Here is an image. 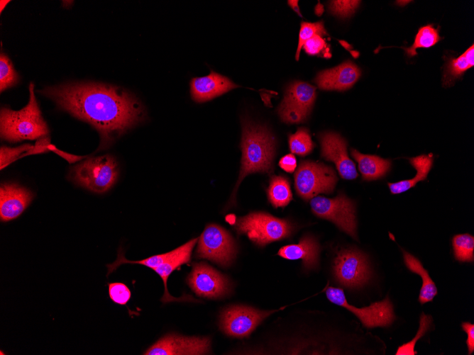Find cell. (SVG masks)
I'll list each match as a JSON object with an SVG mask.
<instances>
[{"label":"cell","mask_w":474,"mask_h":355,"mask_svg":"<svg viewBox=\"0 0 474 355\" xmlns=\"http://www.w3.org/2000/svg\"><path fill=\"white\" fill-rule=\"evenodd\" d=\"M118 174L116 160L108 154L88 158L75 166L70 173L77 184L98 193L111 188Z\"/></svg>","instance_id":"5b68a950"},{"label":"cell","mask_w":474,"mask_h":355,"mask_svg":"<svg viewBox=\"0 0 474 355\" xmlns=\"http://www.w3.org/2000/svg\"><path fill=\"white\" fill-rule=\"evenodd\" d=\"M198 241V238H194L190 240L187 243L175 249L174 254L166 261L162 263L161 265L158 266L154 269V271L160 276L162 278L164 287L165 292L161 298L162 303H167L171 301L175 300H197L192 298L191 296H183L181 298H175L172 296L167 288V281L169 276L177 268L184 264H187L190 261L191 254L192 249Z\"/></svg>","instance_id":"d6986e66"},{"label":"cell","mask_w":474,"mask_h":355,"mask_svg":"<svg viewBox=\"0 0 474 355\" xmlns=\"http://www.w3.org/2000/svg\"><path fill=\"white\" fill-rule=\"evenodd\" d=\"M304 51L309 55H321L330 57L329 48L325 40L320 35H314L307 40L303 47Z\"/></svg>","instance_id":"e575fe53"},{"label":"cell","mask_w":474,"mask_h":355,"mask_svg":"<svg viewBox=\"0 0 474 355\" xmlns=\"http://www.w3.org/2000/svg\"><path fill=\"white\" fill-rule=\"evenodd\" d=\"M33 198L28 189L16 184H3L0 188V220L9 222L18 218Z\"/></svg>","instance_id":"2e32d148"},{"label":"cell","mask_w":474,"mask_h":355,"mask_svg":"<svg viewBox=\"0 0 474 355\" xmlns=\"http://www.w3.org/2000/svg\"><path fill=\"white\" fill-rule=\"evenodd\" d=\"M336 181L335 171L323 163L302 161L294 174L296 191L306 201L319 193H331Z\"/></svg>","instance_id":"8992f818"},{"label":"cell","mask_w":474,"mask_h":355,"mask_svg":"<svg viewBox=\"0 0 474 355\" xmlns=\"http://www.w3.org/2000/svg\"><path fill=\"white\" fill-rule=\"evenodd\" d=\"M316 96V87L308 83L297 81L290 84L278 108L281 120L287 123L304 121L311 112Z\"/></svg>","instance_id":"30bf717a"},{"label":"cell","mask_w":474,"mask_h":355,"mask_svg":"<svg viewBox=\"0 0 474 355\" xmlns=\"http://www.w3.org/2000/svg\"><path fill=\"white\" fill-rule=\"evenodd\" d=\"M334 272L337 281L348 288L361 286L370 277L366 257L353 249H345L338 253L334 260Z\"/></svg>","instance_id":"7c38bea8"},{"label":"cell","mask_w":474,"mask_h":355,"mask_svg":"<svg viewBox=\"0 0 474 355\" xmlns=\"http://www.w3.org/2000/svg\"><path fill=\"white\" fill-rule=\"evenodd\" d=\"M270 202L275 207H285L292 198L290 183L282 176H272L268 189Z\"/></svg>","instance_id":"d4e9b609"},{"label":"cell","mask_w":474,"mask_h":355,"mask_svg":"<svg viewBox=\"0 0 474 355\" xmlns=\"http://www.w3.org/2000/svg\"><path fill=\"white\" fill-rule=\"evenodd\" d=\"M187 282L198 296L206 298H222L231 291L227 277L204 262L193 264Z\"/></svg>","instance_id":"4fadbf2b"},{"label":"cell","mask_w":474,"mask_h":355,"mask_svg":"<svg viewBox=\"0 0 474 355\" xmlns=\"http://www.w3.org/2000/svg\"><path fill=\"white\" fill-rule=\"evenodd\" d=\"M237 254L236 244L231 235L222 227L208 225L198 239L195 256L206 259L222 266H230Z\"/></svg>","instance_id":"52a82bcc"},{"label":"cell","mask_w":474,"mask_h":355,"mask_svg":"<svg viewBox=\"0 0 474 355\" xmlns=\"http://www.w3.org/2000/svg\"><path fill=\"white\" fill-rule=\"evenodd\" d=\"M351 154L358 164L359 170L365 180H375L384 176L390 169L391 161L378 156L363 154L356 150Z\"/></svg>","instance_id":"44dd1931"},{"label":"cell","mask_w":474,"mask_h":355,"mask_svg":"<svg viewBox=\"0 0 474 355\" xmlns=\"http://www.w3.org/2000/svg\"><path fill=\"white\" fill-rule=\"evenodd\" d=\"M9 2H10V1H3V0L0 1V11H1V13L2 12L3 9L5 8L6 5L7 4H9Z\"/></svg>","instance_id":"60d3db41"},{"label":"cell","mask_w":474,"mask_h":355,"mask_svg":"<svg viewBox=\"0 0 474 355\" xmlns=\"http://www.w3.org/2000/svg\"><path fill=\"white\" fill-rule=\"evenodd\" d=\"M326 294L331 303L345 308L358 317L365 327H387L395 319L393 307L388 297L368 307L359 308L348 303L341 288L329 287Z\"/></svg>","instance_id":"9c48e42d"},{"label":"cell","mask_w":474,"mask_h":355,"mask_svg":"<svg viewBox=\"0 0 474 355\" xmlns=\"http://www.w3.org/2000/svg\"><path fill=\"white\" fill-rule=\"evenodd\" d=\"M275 311H262L244 305H232L222 311L220 328L228 336L246 337L265 317Z\"/></svg>","instance_id":"8fae6325"},{"label":"cell","mask_w":474,"mask_h":355,"mask_svg":"<svg viewBox=\"0 0 474 355\" xmlns=\"http://www.w3.org/2000/svg\"><path fill=\"white\" fill-rule=\"evenodd\" d=\"M209 337L167 334L150 346L144 355H199L210 352Z\"/></svg>","instance_id":"5bb4252c"},{"label":"cell","mask_w":474,"mask_h":355,"mask_svg":"<svg viewBox=\"0 0 474 355\" xmlns=\"http://www.w3.org/2000/svg\"><path fill=\"white\" fill-rule=\"evenodd\" d=\"M289 145L292 153L301 156L308 154L314 147L311 135L304 128H299L295 133L289 135Z\"/></svg>","instance_id":"f1b7e54d"},{"label":"cell","mask_w":474,"mask_h":355,"mask_svg":"<svg viewBox=\"0 0 474 355\" xmlns=\"http://www.w3.org/2000/svg\"><path fill=\"white\" fill-rule=\"evenodd\" d=\"M28 104L19 111L2 108L0 113L1 137L16 142L35 140L47 135L49 130L45 122L34 94V85L29 86Z\"/></svg>","instance_id":"3957f363"},{"label":"cell","mask_w":474,"mask_h":355,"mask_svg":"<svg viewBox=\"0 0 474 355\" xmlns=\"http://www.w3.org/2000/svg\"><path fill=\"white\" fill-rule=\"evenodd\" d=\"M474 65V45H472L461 56L448 61L446 64L443 77V86H451L467 69Z\"/></svg>","instance_id":"cb8c5ba5"},{"label":"cell","mask_w":474,"mask_h":355,"mask_svg":"<svg viewBox=\"0 0 474 355\" xmlns=\"http://www.w3.org/2000/svg\"><path fill=\"white\" fill-rule=\"evenodd\" d=\"M431 322V317L424 313L420 317L419 329L415 337L409 342L400 346L397 352V355H414L417 352L414 351L416 341L421 338L428 330Z\"/></svg>","instance_id":"1f68e13d"},{"label":"cell","mask_w":474,"mask_h":355,"mask_svg":"<svg viewBox=\"0 0 474 355\" xmlns=\"http://www.w3.org/2000/svg\"><path fill=\"white\" fill-rule=\"evenodd\" d=\"M313 213L318 217L333 222L339 229L357 239L356 207L343 194L334 198L315 196L310 201Z\"/></svg>","instance_id":"ba28073f"},{"label":"cell","mask_w":474,"mask_h":355,"mask_svg":"<svg viewBox=\"0 0 474 355\" xmlns=\"http://www.w3.org/2000/svg\"><path fill=\"white\" fill-rule=\"evenodd\" d=\"M440 40L438 30L433 26L427 25L419 29L411 47L402 48L409 57H413L417 55V48L430 47L436 45Z\"/></svg>","instance_id":"4316f807"},{"label":"cell","mask_w":474,"mask_h":355,"mask_svg":"<svg viewBox=\"0 0 474 355\" xmlns=\"http://www.w3.org/2000/svg\"><path fill=\"white\" fill-rule=\"evenodd\" d=\"M402 253L404 261L407 269L420 276L422 279V286L419 295V303L424 304L431 301L437 294L436 284L418 259L404 250Z\"/></svg>","instance_id":"603a6c76"},{"label":"cell","mask_w":474,"mask_h":355,"mask_svg":"<svg viewBox=\"0 0 474 355\" xmlns=\"http://www.w3.org/2000/svg\"><path fill=\"white\" fill-rule=\"evenodd\" d=\"M234 229L238 235L245 234L255 244L263 247L289 237L293 227L286 220L258 212L238 218Z\"/></svg>","instance_id":"277c9868"},{"label":"cell","mask_w":474,"mask_h":355,"mask_svg":"<svg viewBox=\"0 0 474 355\" xmlns=\"http://www.w3.org/2000/svg\"><path fill=\"white\" fill-rule=\"evenodd\" d=\"M461 326L468 335L466 344L468 346V354H472L474 351V325L465 322L462 323Z\"/></svg>","instance_id":"74e56055"},{"label":"cell","mask_w":474,"mask_h":355,"mask_svg":"<svg viewBox=\"0 0 474 355\" xmlns=\"http://www.w3.org/2000/svg\"><path fill=\"white\" fill-rule=\"evenodd\" d=\"M360 74L359 67L348 60L336 67L319 72L314 82L323 90L344 91L351 88Z\"/></svg>","instance_id":"e0dca14e"},{"label":"cell","mask_w":474,"mask_h":355,"mask_svg":"<svg viewBox=\"0 0 474 355\" xmlns=\"http://www.w3.org/2000/svg\"><path fill=\"white\" fill-rule=\"evenodd\" d=\"M275 146V139L265 127L242 120L241 167L235 191L246 176L272 171Z\"/></svg>","instance_id":"7a4b0ae2"},{"label":"cell","mask_w":474,"mask_h":355,"mask_svg":"<svg viewBox=\"0 0 474 355\" xmlns=\"http://www.w3.org/2000/svg\"><path fill=\"white\" fill-rule=\"evenodd\" d=\"M40 92L60 108L92 125L100 134L98 150L108 147L145 116L139 101L120 86L69 83L46 87Z\"/></svg>","instance_id":"6da1fadb"},{"label":"cell","mask_w":474,"mask_h":355,"mask_svg":"<svg viewBox=\"0 0 474 355\" xmlns=\"http://www.w3.org/2000/svg\"><path fill=\"white\" fill-rule=\"evenodd\" d=\"M50 138L46 136L42 137L38 140L35 146H33V147L25 155L30 154L46 152L50 150Z\"/></svg>","instance_id":"f35d334b"},{"label":"cell","mask_w":474,"mask_h":355,"mask_svg":"<svg viewBox=\"0 0 474 355\" xmlns=\"http://www.w3.org/2000/svg\"><path fill=\"white\" fill-rule=\"evenodd\" d=\"M287 4L299 16L302 17V14L298 6V1H288Z\"/></svg>","instance_id":"ab89813d"},{"label":"cell","mask_w":474,"mask_h":355,"mask_svg":"<svg viewBox=\"0 0 474 355\" xmlns=\"http://www.w3.org/2000/svg\"><path fill=\"white\" fill-rule=\"evenodd\" d=\"M409 162L417 170L416 176L411 179L402 180L395 183H388V186L392 193L398 194L403 193L414 186L419 181L425 180L431 168L433 157L431 154H421L410 158Z\"/></svg>","instance_id":"7402d4cb"},{"label":"cell","mask_w":474,"mask_h":355,"mask_svg":"<svg viewBox=\"0 0 474 355\" xmlns=\"http://www.w3.org/2000/svg\"><path fill=\"white\" fill-rule=\"evenodd\" d=\"M360 2V1H331L329 9L333 14L346 18L356 11Z\"/></svg>","instance_id":"d590c367"},{"label":"cell","mask_w":474,"mask_h":355,"mask_svg":"<svg viewBox=\"0 0 474 355\" xmlns=\"http://www.w3.org/2000/svg\"><path fill=\"white\" fill-rule=\"evenodd\" d=\"M319 246L312 236L302 237L297 244L282 247L277 254L285 259H302L306 269H313L318 264Z\"/></svg>","instance_id":"ffe728a7"},{"label":"cell","mask_w":474,"mask_h":355,"mask_svg":"<svg viewBox=\"0 0 474 355\" xmlns=\"http://www.w3.org/2000/svg\"><path fill=\"white\" fill-rule=\"evenodd\" d=\"M279 165L283 170L287 172H294L297 167L296 158L292 154H286L280 159Z\"/></svg>","instance_id":"8d00e7d4"},{"label":"cell","mask_w":474,"mask_h":355,"mask_svg":"<svg viewBox=\"0 0 474 355\" xmlns=\"http://www.w3.org/2000/svg\"><path fill=\"white\" fill-rule=\"evenodd\" d=\"M108 291L110 299L116 304L125 305L130 300L131 293L128 287L123 283L114 282L108 283Z\"/></svg>","instance_id":"d6a6232c"},{"label":"cell","mask_w":474,"mask_h":355,"mask_svg":"<svg viewBox=\"0 0 474 355\" xmlns=\"http://www.w3.org/2000/svg\"><path fill=\"white\" fill-rule=\"evenodd\" d=\"M328 35L324 26L323 21H318L315 23H309L302 21L300 26V30L299 33V42L296 52V60L299 58L300 51L304 43L314 35Z\"/></svg>","instance_id":"f546056e"},{"label":"cell","mask_w":474,"mask_h":355,"mask_svg":"<svg viewBox=\"0 0 474 355\" xmlns=\"http://www.w3.org/2000/svg\"><path fill=\"white\" fill-rule=\"evenodd\" d=\"M174 252L175 249L165 254H156L141 260L131 261L126 259L123 252L120 249L118 251L116 261L106 265V267L108 268L107 276L114 271L120 265L123 264H140L154 270L155 268L169 259L174 254Z\"/></svg>","instance_id":"484cf974"},{"label":"cell","mask_w":474,"mask_h":355,"mask_svg":"<svg viewBox=\"0 0 474 355\" xmlns=\"http://www.w3.org/2000/svg\"><path fill=\"white\" fill-rule=\"evenodd\" d=\"M321 156L333 162L343 179H354L358 176L356 166L347 153V143L338 134L324 132L319 135Z\"/></svg>","instance_id":"9a60e30c"},{"label":"cell","mask_w":474,"mask_h":355,"mask_svg":"<svg viewBox=\"0 0 474 355\" xmlns=\"http://www.w3.org/2000/svg\"><path fill=\"white\" fill-rule=\"evenodd\" d=\"M453 248L456 260L473 262L474 259V237L469 234H459L453 237Z\"/></svg>","instance_id":"83f0119b"},{"label":"cell","mask_w":474,"mask_h":355,"mask_svg":"<svg viewBox=\"0 0 474 355\" xmlns=\"http://www.w3.org/2000/svg\"><path fill=\"white\" fill-rule=\"evenodd\" d=\"M238 87L228 77L211 71L209 74L193 78L190 81L192 98L204 102Z\"/></svg>","instance_id":"ac0fdd59"},{"label":"cell","mask_w":474,"mask_h":355,"mask_svg":"<svg viewBox=\"0 0 474 355\" xmlns=\"http://www.w3.org/2000/svg\"><path fill=\"white\" fill-rule=\"evenodd\" d=\"M18 80V75L15 71L10 59L4 53L0 55V91L15 85Z\"/></svg>","instance_id":"4dcf8cb0"},{"label":"cell","mask_w":474,"mask_h":355,"mask_svg":"<svg viewBox=\"0 0 474 355\" xmlns=\"http://www.w3.org/2000/svg\"><path fill=\"white\" fill-rule=\"evenodd\" d=\"M33 147V146L29 144L14 148L1 147L0 150L1 169L21 157L22 154L24 155L25 152H28Z\"/></svg>","instance_id":"836d02e7"}]
</instances>
